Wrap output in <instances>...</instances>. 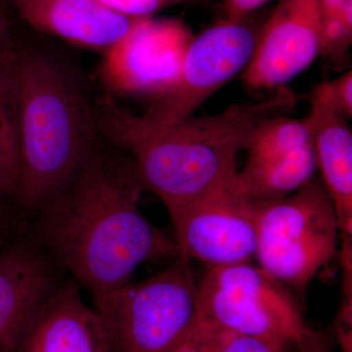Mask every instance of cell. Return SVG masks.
Wrapping results in <instances>:
<instances>
[{
  "mask_svg": "<svg viewBox=\"0 0 352 352\" xmlns=\"http://www.w3.org/2000/svg\"><path fill=\"white\" fill-rule=\"evenodd\" d=\"M258 266L280 284L305 291L337 252L340 229L320 178L271 201H254Z\"/></svg>",
  "mask_w": 352,
  "mask_h": 352,
  "instance_id": "5",
  "label": "cell"
},
{
  "mask_svg": "<svg viewBox=\"0 0 352 352\" xmlns=\"http://www.w3.org/2000/svg\"><path fill=\"white\" fill-rule=\"evenodd\" d=\"M47 259L18 243L0 254V352L19 351L32 317L56 288Z\"/></svg>",
  "mask_w": 352,
  "mask_h": 352,
  "instance_id": "13",
  "label": "cell"
},
{
  "mask_svg": "<svg viewBox=\"0 0 352 352\" xmlns=\"http://www.w3.org/2000/svg\"><path fill=\"white\" fill-rule=\"evenodd\" d=\"M18 352H111L103 322L76 283L56 287L32 317Z\"/></svg>",
  "mask_w": 352,
  "mask_h": 352,
  "instance_id": "12",
  "label": "cell"
},
{
  "mask_svg": "<svg viewBox=\"0 0 352 352\" xmlns=\"http://www.w3.org/2000/svg\"><path fill=\"white\" fill-rule=\"evenodd\" d=\"M15 72L16 199L41 210L75 180L104 138L87 82L65 58L16 41Z\"/></svg>",
  "mask_w": 352,
  "mask_h": 352,
  "instance_id": "2",
  "label": "cell"
},
{
  "mask_svg": "<svg viewBox=\"0 0 352 352\" xmlns=\"http://www.w3.org/2000/svg\"><path fill=\"white\" fill-rule=\"evenodd\" d=\"M14 11L32 29L103 53L126 38L139 21L99 0H10Z\"/></svg>",
  "mask_w": 352,
  "mask_h": 352,
  "instance_id": "11",
  "label": "cell"
},
{
  "mask_svg": "<svg viewBox=\"0 0 352 352\" xmlns=\"http://www.w3.org/2000/svg\"><path fill=\"white\" fill-rule=\"evenodd\" d=\"M118 150L102 142L75 180L39 210L44 247L92 296L131 283L146 261L178 256L175 241L141 212L144 190L131 157Z\"/></svg>",
  "mask_w": 352,
  "mask_h": 352,
  "instance_id": "1",
  "label": "cell"
},
{
  "mask_svg": "<svg viewBox=\"0 0 352 352\" xmlns=\"http://www.w3.org/2000/svg\"><path fill=\"white\" fill-rule=\"evenodd\" d=\"M168 212L179 258L215 268L251 263L256 256L252 200L234 191L231 183Z\"/></svg>",
  "mask_w": 352,
  "mask_h": 352,
  "instance_id": "9",
  "label": "cell"
},
{
  "mask_svg": "<svg viewBox=\"0 0 352 352\" xmlns=\"http://www.w3.org/2000/svg\"><path fill=\"white\" fill-rule=\"evenodd\" d=\"M283 340L230 332L195 316L173 352H287Z\"/></svg>",
  "mask_w": 352,
  "mask_h": 352,
  "instance_id": "17",
  "label": "cell"
},
{
  "mask_svg": "<svg viewBox=\"0 0 352 352\" xmlns=\"http://www.w3.org/2000/svg\"><path fill=\"white\" fill-rule=\"evenodd\" d=\"M286 87L256 103L235 104L217 115L187 119L151 133L129 134L110 142L131 157L143 190L159 197L166 210L230 184L237 157L259 122L296 107Z\"/></svg>",
  "mask_w": 352,
  "mask_h": 352,
  "instance_id": "3",
  "label": "cell"
},
{
  "mask_svg": "<svg viewBox=\"0 0 352 352\" xmlns=\"http://www.w3.org/2000/svg\"><path fill=\"white\" fill-rule=\"evenodd\" d=\"M0 8L11 16V14L14 12L12 6H11L10 0H0Z\"/></svg>",
  "mask_w": 352,
  "mask_h": 352,
  "instance_id": "26",
  "label": "cell"
},
{
  "mask_svg": "<svg viewBox=\"0 0 352 352\" xmlns=\"http://www.w3.org/2000/svg\"><path fill=\"white\" fill-rule=\"evenodd\" d=\"M227 20L240 22L245 19L250 13L270 0H221Z\"/></svg>",
  "mask_w": 352,
  "mask_h": 352,
  "instance_id": "21",
  "label": "cell"
},
{
  "mask_svg": "<svg viewBox=\"0 0 352 352\" xmlns=\"http://www.w3.org/2000/svg\"><path fill=\"white\" fill-rule=\"evenodd\" d=\"M1 212H0V230H1Z\"/></svg>",
  "mask_w": 352,
  "mask_h": 352,
  "instance_id": "27",
  "label": "cell"
},
{
  "mask_svg": "<svg viewBox=\"0 0 352 352\" xmlns=\"http://www.w3.org/2000/svg\"><path fill=\"white\" fill-rule=\"evenodd\" d=\"M317 171L314 143L276 161L245 163L231 182L234 191L254 201L283 198L298 191Z\"/></svg>",
  "mask_w": 352,
  "mask_h": 352,
  "instance_id": "15",
  "label": "cell"
},
{
  "mask_svg": "<svg viewBox=\"0 0 352 352\" xmlns=\"http://www.w3.org/2000/svg\"><path fill=\"white\" fill-rule=\"evenodd\" d=\"M295 346L296 352H332L328 338L324 333L308 327Z\"/></svg>",
  "mask_w": 352,
  "mask_h": 352,
  "instance_id": "23",
  "label": "cell"
},
{
  "mask_svg": "<svg viewBox=\"0 0 352 352\" xmlns=\"http://www.w3.org/2000/svg\"><path fill=\"white\" fill-rule=\"evenodd\" d=\"M258 32L245 22L223 21L194 38L177 82L136 116L111 98L95 103L97 122L107 140L129 134L151 133L191 117L197 108L245 69Z\"/></svg>",
  "mask_w": 352,
  "mask_h": 352,
  "instance_id": "4",
  "label": "cell"
},
{
  "mask_svg": "<svg viewBox=\"0 0 352 352\" xmlns=\"http://www.w3.org/2000/svg\"><path fill=\"white\" fill-rule=\"evenodd\" d=\"M321 12L318 0H280L258 32L245 85L274 89L295 78L320 54Z\"/></svg>",
  "mask_w": 352,
  "mask_h": 352,
  "instance_id": "10",
  "label": "cell"
},
{
  "mask_svg": "<svg viewBox=\"0 0 352 352\" xmlns=\"http://www.w3.org/2000/svg\"><path fill=\"white\" fill-rule=\"evenodd\" d=\"M322 18H338L352 25V0H318Z\"/></svg>",
  "mask_w": 352,
  "mask_h": 352,
  "instance_id": "22",
  "label": "cell"
},
{
  "mask_svg": "<svg viewBox=\"0 0 352 352\" xmlns=\"http://www.w3.org/2000/svg\"><path fill=\"white\" fill-rule=\"evenodd\" d=\"M18 173L16 168L0 157V205L4 199L15 197L17 192Z\"/></svg>",
  "mask_w": 352,
  "mask_h": 352,
  "instance_id": "24",
  "label": "cell"
},
{
  "mask_svg": "<svg viewBox=\"0 0 352 352\" xmlns=\"http://www.w3.org/2000/svg\"><path fill=\"white\" fill-rule=\"evenodd\" d=\"M329 95L336 109L349 119L352 117V72L327 82Z\"/></svg>",
  "mask_w": 352,
  "mask_h": 352,
  "instance_id": "20",
  "label": "cell"
},
{
  "mask_svg": "<svg viewBox=\"0 0 352 352\" xmlns=\"http://www.w3.org/2000/svg\"><path fill=\"white\" fill-rule=\"evenodd\" d=\"M16 41L0 51V157L18 173V95Z\"/></svg>",
  "mask_w": 352,
  "mask_h": 352,
  "instance_id": "18",
  "label": "cell"
},
{
  "mask_svg": "<svg viewBox=\"0 0 352 352\" xmlns=\"http://www.w3.org/2000/svg\"><path fill=\"white\" fill-rule=\"evenodd\" d=\"M307 120L275 116L261 120L248 138L247 163L276 161L312 144Z\"/></svg>",
  "mask_w": 352,
  "mask_h": 352,
  "instance_id": "16",
  "label": "cell"
},
{
  "mask_svg": "<svg viewBox=\"0 0 352 352\" xmlns=\"http://www.w3.org/2000/svg\"><path fill=\"white\" fill-rule=\"evenodd\" d=\"M109 8L131 17H153L168 7L198 0H99Z\"/></svg>",
  "mask_w": 352,
  "mask_h": 352,
  "instance_id": "19",
  "label": "cell"
},
{
  "mask_svg": "<svg viewBox=\"0 0 352 352\" xmlns=\"http://www.w3.org/2000/svg\"><path fill=\"white\" fill-rule=\"evenodd\" d=\"M196 316L230 332L289 344L307 329L283 285L252 263L210 268L198 284Z\"/></svg>",
  "mask_w": 352,
  "mask_h": 352,
  "instance_id": "7",
  "label": "cell"
},
{
  "mask_svg": "<svg viewBox=\"0 0 352 352\" xmlns=\"http://www.w3.org/2000/svg\"><path fill=\"white\" fill-rule=\"evenodd\" d=\"M317 170L335 207L342 239L352 238V132L336 109L327 82L315 88L307 118Z\"/></svg>",
  "mask_w": 352,
  "mask_h": 352,
  "instance_id": "14",
  "label": "cell"
},
{
  "mask_svg": "<svg viewBox=\"0 0 352 352\" xmlns=\"http://www.w3.org/2000/svg\"><path fill=\"white\" fill-rule=\"evenodd\" d=\"M195 36L176 18H142L103 55L99 78L108 92L153 101L177 82Z\"/></svg>",
  "mask_w": 352,
  "mask_h": 352,
  "instance_id": "8",
  "label": "cell"
},
{
  "mask_svg": "<svg viewBox=\"0 0 352 352\" xmlns=\"http://www.w3.org/2000/svg\"><path fill=\"white\" fill-rule=\"evenodd\" d=\"M10 16L0 8V51L13 43Z\"/></svg>",
  "mask_w": 352,
  "mask_h": 352,
  "instance_id": "25",
  "label": "cell"
},
{
  "mask_svg": "<svg viewBox=\"0 0 352 352\" xmlns=\"http://www.w3.org/2000/svg\"><path fill=\"white\" fill-rule=\"evenodd\" d=\"M198 284L189 261L141 283L92 296L111 352H173L197 312Z\"/></svg>",
  "mask_w": 352,
  "mask_h": 352,
  "instance_id": "6",
  "label": "cell"
}]
</instances>
